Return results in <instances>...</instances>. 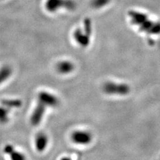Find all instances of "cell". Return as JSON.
<instances>
[{"label":"cell","mask_w":160,"mask_h":160,"mask_svg":"<svg viewBox=\"0 0 160 160\" xmlns=\"http://www.w3.org/2000/svg\"><path fill=\"white\" fill-rule=\"evenodd\" d=\"M48 137L43 133H39L36 138V147L38 152H42L46 149L48 144Z\"/></svg>","instance_id":"obj_8"},{"label":"cell","mask_w":160,"mask_h":160,"mask_svg":"<svg viewBox=\"0 0 160 160\" xmlns=\"http://www.w3.org/2000/svg\"><path fill=\"white\" fill-rule=\"evenodd\" d=\"M1 103L6 108H18L22 106V102L19 99H2Z\"/></svg>","instance_id":"obj_10"},{"label":"cell","mask_w":160,"mask_h":160,"mask_svg":"<svg viewBox=\"0 0 160 160\" xmlns=\"http://www.w3.org/2000/svg\"><path fill=\"white\" fill-rule=\"evenodd\" d=\"M8 121V109L5 107H0V123H6Z\"/></svg>","instance_id":"obj_12"},{"label":"cell","mask_w":160,"mask_h":160,"mask_svg":"<svg viewBox=\"0 0 160 160\" xmlns=\"http://www.w3.org/2000/svg\"><path fill=\"white\" fill-rule=\"evenodd\" d=\"M76 7V3L73 0H48L46 3V8L49 12H56L62 8L73 10Z\"/></svg>","instance_id":"obj_4"},{"label":"cell","mask_w":160,"mask_h":160,"mask_svg":"<svg viewBox=\"0 0 160 160\" xmlns=\"http://www.w3.org/2000/svg\"><path fill=\"white\" fill-rule=\"evenodd\" d=\"M130 18L133 24L139 26L141 30L153 34L160 33V23H155L150 21L148 16L145 13L133 12L130 13Z\"/></svg>","instance_id":"obj_1"},{"label":"cell","mask_w":160,"mask_h":160,"mask_svg":"<svg viewBox=\"0 0 160 160\" xmlns=\"http://www.w3.org/2000/svg\"><path fill=\"white\" fill-rule=\"evenodd\" d=\"M39 102L43 103L45 106H56L58 104V99L56 96L46 92H42L39 93Z\"/></svg>","instance_id":"obj_7"},{"label":"cell","mask_w":160,"mask_h":160,"mask_svg":"<svg viewBox=\"0 0 160 160\" xmlns=\"http://www.w3.org/2000/svg\"><path fill=\"white\" fill-rule=\"evenodd\" d=\"M9 156L11 157L12 160H26V157H25L24 155L18 152L13 151L11 153L9 154Z\"/></svg>","instance_id":"obj_14"},{"label":"cell","mask_w":160,"mask_h":160,"mask_svg":"<svg viewBox=\"0 0 160 160\" xmlns=\"http://www.w3.org/2000/svg\"><path fill=\"white\" fill-rule=\"evenodd\" d=\"M61 160H71V159L68 158H62Z\"/></svg>","instance_id":"obj_16"},{"label":"cell","mask_w":160,"mask_h":160,"mask_svg":"<svg viewBox=\"0 0 160 160\" xmlns=\"http://www.w3.org/2000/svg\"><path fill=\"white\" fill-rule=\"evenodd\" d=\"M45 111H46V106L39 102L31 117V123L33 126H38L41 122Z\"/></svg>","instance_id":"obj_6"},{"label":"cell","mask_w":160,"mask_h":160,"mask_svg":"<svg viewBox=\"0 0 160 160\" xmlns=\"http://www.w3.org/2000/svg\"><path fill=\"white\" fill-rule=\"evenodd\" d=\"M72 139L79 145H88L92 142V134L85 131H76L72 135Z\"/></svg>","instance_id":"obj_5"},{"label":"cell","mask_w":160,"mask_h":160,"mask_svg":"<svg viewBox=\"0 0 160 160\" xmlns=\"http://www.w3.org/2000/svg\"><path fill=\"white\" fill-rule=\"evenodd\" d=\"M12 69L8 66H5L0 69V84L8 79L12 75Z\"/></svg>","instance_id":"obj_11"},{"label":"cell","mask_w":160,"mask_h":160,"mask_svg":"<svg viewBox=\"0 0 160 160\" xmlns=\"http://www.w3.org/2000/svg\"><path fill=\"white\" fill-rule=\"evenodd\" d=\"M110 2V0H92V6L95 8H102Z\"/></svg>","instance_id":"obj_13"},{"label":"cell","mask_w":160,"mask_h":160,"mask_svg":"<svg viewBox=\"0 0 160 160\" xmlns=\"http://www.w3.org/2000/svg\"><path fill=\"white\" fill-rule=\"evenodd\" d=\"M92 30V22L88 19H86L84 21L83 29H78L74 32V39L80 46L86 47L88 46L90 42Z\"/></svg>","instance_id":"obj_2"},{"label":"cell","mask_w":160,"mask_h":160,"mask_svg":"<svg viewBox=\"0 0 160 160\" xmlns=\"http://www.w3.org/2000/svg\"><path fill=\"white\" fill-rule=\"evenodd\" d=\"M56 69L60 73L67 74L71 73L74 69V65L71 62L62 61L57 64Z\"/></svg>","instance_id":"obj_9"},{"label":"cell","mask_w":160,"mask_h":160,"mask_svg":"<svg viewBox=\"0 0 160 160\" xmlns=\"http://www.w3.org/2000/svg\"><path fill=\"white\" fill-rule=\"evenodd\" d=\"M103 92L108 95L125 96L129 92V87L126 84L115 82H106L103 85Z\"/></svg>","instance_id":"obj_3"},{"label":"cell","mask_w":160,"mask_h":160,"mask_svg":"<svg viewBox=\"0 0 160 160\" xmlns=\"http://www.w3.org/2000/svg\"><path fill=\"white\" fill-rule=\"evenodd\" d=\"M13 151H14V148L12 145H7V146L4 148V152L7 154H10Z\"/></svg>","instance_id":"obj_15"}]
</instances>
